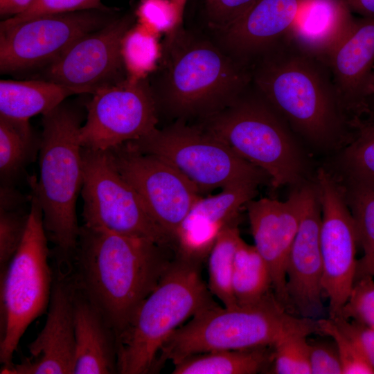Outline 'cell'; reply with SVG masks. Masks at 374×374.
Returning a JSON list of instances; mask_svg holds the SVG:
<instances>
[{"instance_id": "6da1fadb", "label": "cell", "mask_w": 374, "mask_h": 374, "mask_svg": "<svg viewBox=\"0 0 374 374\" xmlns=\"http://www.w3.org/2000/svg\"><path fill=\"white\" fill-rule=\"evenodd\" d=\"M251 82L312 150L330 156L351 139L345 111L328 65L284 38L249 67Z\"/></svg>"}, {"instance_id": "7a4b0ae2", "label": "cell", "mask_w": 374, "mask_h": 374, "mask_svg": "<svg viewBox=\"0 0 374 374\" xmlns=\"http://www.w3.org/2000/svg\"><path fill=\"white\" fill-rule=\"evenodd\" d=\"M166 247L143 238L80 227L71 274L117 338L170 266Z\"/></svg>"}, {"instance_id": "3957f363", "label": "cell", "mask_w": 374, "mask_h": 374, "mask_svg": "<svg viewBox=\"0 0 374 374\" xmlns=\"http://www.w3.org/2000/svg\"><path fill=\"white\" fill-rule=\"evenodd\" d=\"M39 150V177L30 179L43 213L57 267L71 270L80 229L76 202L83 184L80 115L63 103L43 114Z\"/></svg>"}, {"instance_id": "277c9868", "label": "cell", "mask_w": 374, "mask_h": 374, "mask_svg": "<svg viewBox=\"0 0 374 374\" xmlns=\"http://www.w3.org/2000/svg\"><path fill=\"white\" fill-rule=\"evenodd\" d=\"M252 83V82H251ZM226 109L210 116L206 130L265 172L272 187L314 180L303 143L252 84Z\"/></svg>"}, {"instance_id": "5b68a950", "label": "cell", "mask_w": 374, "mask_h": 374, "mask_svg": "<svg viewBox=\"0 0 374 374\" xmlns=\"http://www.w3.org/2000/svg\"><path fill=\"white\" fill-rule=\"evenodd\" d=\"M294 332H317V322L292 315L274 294L248 305L223 308L216 304L173 332L161 350L157 371L166 361L175 364L202 353L273 347Z\"/></svg>"}, {"instance_id": "8992f818", "label": "cell", "mask_w": 374, "mask_h": 374, "mask_svg": "<svg viewBox=\"0 0 374 374\" xmlns=\"http://www.w3.org/2000/svg\"><path fill=\"white\" fill-rule=\"evenodd\" d=\"M199 266L178 257L172 260L117 338L118 373L157 371L161 350L173 332L189 317L216 305Z\"/></svg>"}, {"instance_id": "52a82bcc", "label": "cell", "mask_w": 374, "mask_h": 374, "mask_svg": "<svg viewBox=\"0 0 374 374\" xmlns=\"http://www.w3.org/2000/svg\"><path fill=\"white\" fill-rule=\"evenodd\" d=\"M21 243L0 275V362L10 366L28 326L47 310L53 274L43 213L34 193Z\"/></svg>"}, {"instance_id": "ba28073f", "label": "cell", "mask_w": 374, "mask_h": 374, "mask_svg": "<svg viewBox=\"0 0 374 374\" xmlns=\"http://www.w3.org/2000/svg\"><path fill=\"white\" fill-rule=\"evenodd\" d=\"M128 143L142 152L170 163L200 192L238 182L270 183L265 172L242 158L207 130L178 124L163 130L156 128Z\"/></svg>"}, {"instance_id": "9c48e42d", "label": "cell", "mask_w": 374, "mask_h": 374, "mask_svg": "<svg viewBox=\"0 0 374 374\" xmlns=\"http://www.w3.org/2000/svg\"><path fill=\"white\" fill-rule=\"evenodd\" d=\"M82 154L84 225L149 239L164 247L174 242L119 172L107 150L82 147Z\"/></svg>"}, {"instance_id": "30bf717a", "label": "cell", "mask_w": 374, "mask_h": 374, "mask_svg": "<svg viewBox=\"0 0 374 374\" xmlns=\"http://www.w3.org/2000/svg\"><path fill=\"white\" fill-rule=\"evenodd\" d=\"M251 82L250 70L208 44L179 53L171 64L166 100L181 115H213L235 100Z\"/></svg>"}, {"instance_id": "8fae6325", "label": "cell", "mask_w": 374, "mask_h": 374, "mask_svg": "<svg viewBox=\"0 0 374 374\" xmlns=\"http://www.w3.org/2000/svg\"><path fill=\"white\" fill-rule=\"evenodd\" d=\"M92 94L80 131L83 148L106 151L140 139L157 128L156 104L145 78L127 77Z\"/></svg>"}, {"instance_id": "7c38bea8", "label": "cell", "mask_w": 374, "mask_h": 374, "mask_svg": "<svg viewBox=\"0 0 374 374\" xmlns=\"http://www.w3.org/2000/svg\"><path fill=\"white\" fill-rule=\"evenodd\" d=\"M321 207L322 287L329 301V318L339 317L355 282L357 237L342 187L325 166L314 177Z\"/></svg>"}, {"instance_id": "4fadbf2b", "label": "cell", "mask_w": 374, "mask_h": 374, "mask_svg": "<svg viewBox=\"0 0 374 374\" xmlns=\"http://www.w3.org/2000/svg\"><path fill=\"white\" fill-rule=\"evenodd\" d=\"M108 10L44 15L0 28V71L13 73L48 65L82 36L112 20Z\"/></svg>"}, {"instance_id": "5bb4252c", "label": "cell", "mask_w": 374, "mask_h": 374, "mask_svg": "<svg viewBox=\"0 0 374 374\" xmlns=\"http://www.w3.org/2000/svg\"><path fill=\"white\" fill-rule=\"evenodd\" d=\"M156 222L172 238L201 197L197 186L170 163L126 143L107 150Z\"/></svg>"}, {"instance_id": "9a60e30c", "label": "cell", "mask_w": 374, "mask_h": 374, "mask_svg": "<svg viewBox=\"0 0 374 374\" xmlns=\"http://www.w3.org/2000/svg\"><path fill=\"white\" fill-rule=\"evenodd\" d=\"M130 25L131 19L124 17L82 36L47 65L46 80L77 93H93L123 80L122 42Z\"/></svg>"}, {"instance_id": "2e32d148", "label": "cell", "mask_w": 374, "mask_h": 374, "mask_svg": "<svg viewBox=\"0 0 374 374\" xmlns=\"http://www.w3.org/2000/svg\"><path fill=\"white\" fill-rule=\"evenodd\" d=\"M314 181L293 188L285 201L253 199L245 206L254 246L268 265L276 299L288 310L291 305L287 292L286 265Z\"/></svg>"}, {"instance_id": "e0dca14e", "label": "cell", "mask_w": 374, "mask_h": 374, "mask_svg": "<svg viewBox=\"0 0 374 374\" xmlns=\"http://www.w3.org/2000/svg\"><path fill=\"white\" fill-rule=\"evenodd\" d=\"M71 271L57 268L53 275L44 326L28 346L29 357L2 366L0 373L73 374L75 351L74 299Z\"/></svg>"}, {"instance_id": "ac0fdd59", "label": "cell", "mask_w": 374, "mask_h": 374, "mask_svg": "<svg viewBox=\"0 0 374 374\" xmlns=\"http://www.w3.org/2000/svg\"><path fill=\"white\" fill-rule=\"evenodd\" d=\"M321 207L315 180L309 191L301 221L286 265L287 292L291 308L311 318L323 307V263L320 246Z\"/></svg>"}, {"instance_id": "d6986e66", "label": "cell", "mask_w": 374, "mask_h": 374, "mask_svg": "<svg viewBox=\"0 0 374 374\" xmlns=\"http://www.w3.org/2000/svg\"><path fill=\"white\" fill-rule=\"evenodd\" d=\"M327 65L348 115L352 121L362 118L374 69V17L355 19Z\"/></svg>"}, {"instance_id": "ffe728a7", "label": "cell", "mask_w": 374, "mask_h": 374, "mask_svg": "<svg viewBox=\"0 0 374 374\" xmlns=\"http://www.w3.org/2000/svg\"><path fill=\"white\" fill-rule=\"evenodd\" d=\"M303 0H257L222 32L234 58L249 69L262 54L284 38Z\"/></svg>"}, {"instance_id": "44dd1931", "label": "cell", "mask_w": 374, "mask_h": 374, "mask_svg": "<svg viewBox=\"0 0 374 374\" xmlns=\"http://www.w3.org/2000/svg\"><path fill=\"white\" fill-rule=\"evenodd\" d=\"M355 18L344 0H303L284 39L327 64Z\"/></svg>"}, {"instance_id": "7402d4cb", "label": "cell", "mask_w": 374, "mask_h": 374, "mask_svg": "<svg viewBox=\"0 0 374 374\" xmlns=\"http://www.w3.org/2000/svg\"><path fill=\"white\" fill-rule=\"evenodd\" d=\"M73 374H116L117 336L101 312L75 287Z\"/></svg>"}, {"instance_id": "603a6c76", "label": "cell", "mask_w": 374, "mask_h": 374, "mask_svg": "<svg viewBox=\"0 0 374 374\" xmlns=\"http://www.w3.org/2000/svg\"><path fill=\"white\" fill-rule=\"evenodd\" d=\"M258 185L255 182L234 183L222 188L218 194L200 197L177 233H183L199 245L213 244L222 230L235 222L240 209L254 199Z\"/></svg>"}, {"instance_id": "cb8c5ba5", "label": "cell", "mask_w": 374, "mask_h": 374, "mask_svg": "<svg viewBox=\"0 0 374 374\" xmlns=\"http://www.w3.org/2000/svg\"><path fill=\"white\" fill-rule=\"evenodd\" d=\"M73 89L46 80L0 81V116L28 121L32 116L42 115L60 105Z\"/></svg>"}, {"instance_id": "d4e9b609", "label": "cell", "mask_w": 374, "mask_h": 374, "mask_svg": "<svg viewBox=\"0 0 374 374\" xmlns=\"http://www.w3.org/2000/svg\"><path fill=\"white\" fill-rule=\"evenodd\" d=\"M353 127L350 141L325 166L337 178L374 183V120L357 118Z\"/></svg>"}, {"instance_id": "484cf974", "label": "cell", "mask_w": 374, "mask_h": 374, "mask_svg": "<svg viewBox=\"0 0 374 374\" xmlns=\"http://www.w3.org/2000/svg\"><path fill=\"white\" fill-rule=\"evenodd\" d=\"M266 348L219 350L190 356L174 364L172 373L255 374L272 360V352L269 353Z\"/></svg>"}, {"instance_id": "4316f807", "label": "cell", "mask_w": 374, "mask_h": 374, "mask_svg": "<svg viewBox=\"0 0 374 374\" xmlns=\"http://www.w3.org/2000/svg\"><path fill=\"white\" fill-rule=\"evenodd\" d=\"M29 121L0 116V176L1 184H11L34 159L39 150Z\"/></svg>"}, {"instance_id": "83f0119b", "label": "cell", "mask_w": 374, "mask_h": 374, "mask_svg": "<svg viewBox=\"0 0 374 374\" xmlns=\"http://www.w3.org/2000/svg\"><path fill=\"white\" fill-rule=\"evenodd\" d=\"M232 287L238 305L258 302L271 294L272 288L267 264L256 247L248 244L242 238L235 253Z\"/></svg>"}, {"instance_id": "f1b7e54d", "label": "cell", "mask_w": 374, "mask_h": 374, "mask_svg": "<svg viewBox=\"0 0 374 374\" xmlns=\"http://www.w3.org/2000/svg\"><path fill=\"white\" fill-rule=\"evenodd\" d=\"M242 238L235 222L226 226L219 234L208 254V288L224 304H238L233 292L232 279L238 243Z\"/></svg>"}, {"instance_id": "f546056e", "label": "cell", "mask_w": 374, "mask_h": 374, "mask_svg": "<svg viewBox=\"0 0 374 374\" xmlns=\"http://www.w3.org/2000/svg\"><path fill=\"white\" fill-rule=\"evenodd\" d=\"M337 179L353 219L358 245L364 256L369 255L374 252V183Z\"/></svg>"}, {"instance_id": "4dcf8cb0", "label": "cell", "mask_w": 374, "mask_h": 374, "mask_svg": "<svg viewBox=\"0 0 374 374\" xmlns=\"http://www.w3.org/2000/svg\"><path fill=\"white\" fill-rule=\"evenodd\" d=\"M157 35L140 24L127 32L121 54L128 78L144 79L155 68L161 53Z\"/></svg>"}, {"instance_id": "1f68e13d", "label": "cell", "mask_w": 374, "mask_h": 374, "mask_svg": "<svg viewBox=\"0 0 374 374\" xmlns=\"http://www.w3.org/2000/svg\"><path fill=\"white\" fill-rule=\"evenodd\" d=\"M308 334L294 332L278 340L272 351L275 374H311Z\"/></svg>"}, {"instance_id": "d6a6232c", "label": "cell", "mask_w": 374, "mask_h": 374, "mask_svg": "<svg viewBox=\"0 0 374 374\" xmlns=\"http://www.w3.org/2000/svg\"><path fill=\"white\" fill-rule=\"evenodd\" d=\"M318 332L335 341L342 365L343 374H374L359 346L330 318L317 321Z\"/></svg>"}, {"instance_id": "836d02e7", "label": "cell", "mask_w": 374, "mask_h": 374, "mask_svg": "<svg viewBox=\"0 0 374 374\" xmlns=\"http://www.w3.org/2000/svg\"><path fill=\"white\" fill-rule=\"evenodd\" d=\"M338 318L353 320L374 328L373 277L364 276L355 280Z\"/></svg>"}, {"instance_id": "e575fe53", "label": "cell", "mask_w": 374, "mask_h": 374, "mask_svg": "<svg viewBox=\"0 0 374 374\" xmlns=\"http://www.w3.org/2000/svg\"><path fill=\"white\" fill-rule=\"evenodd\" d=\"M29 213L0 210V275L8 268L23 240Z\"/></svg>"}, {"instance_id": "d590c367", "label": "cell", "mask_w": 374, "mask_h": 374, "mask_svg": "<svg viewBox=\"0 0 374 374\" xmlns=\"http://www.w3.org/2000/svg\"><path fill=\"white\" fill-rule=\"evenodd\" d=\"M89 10H109L103 5L101 0H35L22 13L3 20L0 28H8L44 15Z\"/></svg>"}, {"instance_id": "8d00e7d4", "label": "cell", "mask_w": 374, "mask_h": 374, "mask_svg": "<svg viewBox=\"0 0 374 374\" xmlns=\"http://www.w3.org/2000/svg\"><path fill=\"white\" fill-rule=\"evenodd\" d=\"M138 16L140 24L157 35L168 33L181 24L170 0H142Z\"/></svg>"}, {"instance_id": "74e56055", "label": "cell", "mask_w": 374, "mask_h": 374, "mask_svg": "<svg viewBox=\"0 0 374 374\" xmlns=\"http://www.w3.org/2000/svg\"><path fill=\"white\" fill-rule=\"evenodd\" d=\"M257 0H204L208 24L224 31L240 18Z\"/></svg>"}, {"instance_id": "f35d334b", "label": "cell", "mask_w": 374, "mask_h": 374, "mask_svg": "<svg viewBox=\"0 0 374 374\" xmlns=\"http://www.w3.org/2000/svg\"><path fill=\"white\" fill-rule=\"evenodd\" d=\"M311 374H343L335 341L308 340Z\"/></svg>"}, {"instance_id": "ab89813d", "label": "cell", "mask_w": 374, "mask_h": 374, "mask_svg": "<svg viewBox=\"0 0 374 374\" xmlns=\"http://www.w3.org/2000/svg\"><path fill=\"white\" fill-rule=\"evenodd\" d=\"M359 346L369 364L374 368V328L350 319H332Z\"/></svg>"}, {"instance_id": "60d3db41", "label": "cell", "mask_w": 374, "mask_h": 374, "mask_svg": "<svg viewBox=\"0 0 374 374\" xmlns=\"http://www.w3.org/2000/svg\"><path fill=\"white\" fill-rule=\"evenodd\" d=\"M24 197L11 184H1L0 189V210L10 211L19 208L24 202Z\"/></svg>"}, {"instance_id": "b9f144b4", "label": "cell", "mask_w": 374, "mask_h": 374, "mask_svg": "<svg viewBox=\"0 0 374 374\" xmlns=\"http://www.w3.org/2000/svg\"><path fill=\"white\" fill-rule=\"evenodd\" d=\"M35 0H0V15L11 17L26 10Z\"/></svg>"}, {"instance_id": "7bdbcfd3", "label": "cell", "mask_w": 374, "mask_h": 374, "mask_svg": "<svg viewBox=\"0 0 374 374\" xmlns=\"http://www.w3.org/2000/svg\"><path fill=\"white\" fill-rule=\"evenodd\" d=\"M353 13L362 17H374V0H344Z\"/></svg>"}, {"instance_id": "ee69618b", "label": "cell", "mask_w": 374, "mask_h": 374, "mask_svg": "<svg viewBox=\"0 0 374 374\" xmlns=\"http://www.w3.org/2000/svg\"><path fill=\"white\" fill-rule=\"evenodd\" d=\"M364 276L374 277V252L357 260L355 280Z\"/></svg>"}, {"instance_id": "f6af8a7d", "label": "cell", "mask_w": 374, "mask_h": 374, "mask_svg": "<svg viewBox=\"0 0 374 374\" xmlns=\"http://www.w3.org/2000/svg\"><path fill=\"white\" fill-rule=\"evenodd\" d=\"M374 116V69L372 75V78L370 84L369 94L366 100V114L362 117H373Z\"/></svg>"}, {"instance_id": "bcb514c9", "label": "cell", "mask_w": 374, "mask_h": 374, "mask_svg": "<svg viewBox=\"0 0 374 374\" xmlns=\"http://www.w3.org/2000/svg\"><path fill=\"white\" fill-rule=\"evenodd\" d=\"M170 1L174 4L177 10L179 20L181 22L183 15H184V10L187 0H170Z\"/></svg>"}, {"instance_id": "7dc6e473", "label": "cell", "mask_w": 374, "mask_h": 374, "mask_svg": "<svg viewBox=\"0 0 374 374\" xmlns=\"http://www.w3.org/2000/svg\"><path fill=\"white\" fill-rule=\"evenodd\" d=\"M373 119L374 120V117L373 118Z\"/></svg>"}]
</instances>
